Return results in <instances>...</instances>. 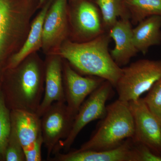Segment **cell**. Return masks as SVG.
<instances>
[{
  "label": "cell",
  "instance_id": "6da1fadb",
  "mask_svg": "<svg viewBox=\"0 0 161 161\" xmlns=\"http://www.w3.org/2000/svg\"><path fill=\"white\" fill-rule=\"evenodd\" d=\"M110 36L103 33L89 42H68L59 54L84 75L98 77L109 81L115 88L122 73L109 51Z\"/></svg>",
  "mask_w": 161,
  "mask_h": 161
},
{
  "label": "cell",
  "instance_id": "7a4b0ae2",
  "mask_svg": "<svg viewBox=\"0 0 161 161\" xmlns=\"http://www.w3.org/2000/svg\"><path fill=\"white\" fill-rule=\"evenodd\" d=\"M18 65L11 81L2 90L6 105L10 110L36 113L43 99L44 77L41 64L34 59Z\"/></svg>",
  "mask_w": 161,
  "mask_h": 161
},
{
  "label": "cell",
  "instance_id": "9c48e42d",
  "mask_svg": "<svg viewBox=\"0 0 161 161\" xmlns=\"http://www.w3.org/2000/svg\"><path fill=\"white\" fill-rule=\"evenodd\" d=\"M131 138L125 140L118 147L110 150L94 151L75 150L69 152L55 153L53 161H133Z\"/></svg>",
  "mask_w": 161,
  "mask_h": 161
},
{
  "label": "cell",
  "instance_id": "cb8c5ba5",
  "mask_svg": "<svg viewBox=\"0 0 161 161\" xmlns=\"http://www.w3.org/2000/svg\"><path fill=\"white\" fill-rule=\"evenodd\" d=\"M43 144L42 133L30 147L24 149L26 161H42L41 148Z\"/></svg>",
  "mask_w": 161,
  "mask_h": 161
},
{
  "label": "cell",
  "instance_id": "8fae6325",
  "mask_svg": "<svg viewBox=\"0 0 161 161\" xmlns=\"http://www.w3.org/2000/svg\"><path fill=\"white\" fill-rule=\"evenodd\" d=\"M108 35L115 43L114 48L110 52L112 58L119 67L126 65L138 53L133 43L130 19L117 20L110 28Z\"/></svg>",
  "mask_w": 161,
  "mask_h": 161
},
{
  "label": "cell",
  "instance_id": "30bf717a",
  "mask_svg": "<svg viewBox=\"0 0 161 161\" xmlns=\"http://www.w3.org/2000/svg\"><path fill=\"white\" fill-rule=\"evenodd\" d=\"M62 64L60 59L52 58L47 64L43 99L36 113L41 117L56 102H65Z\"/></svg>",
  "mask_w": 161,
  "mask_h": 161
},
{
  "label": "cell",
  "instance_id": "ba28073f",
  "mask_svg": "<svg viewBox=\"0 0 161 161\" xmlns=\"http://www.w3.org/2000/svg\"><path fill=\"white\" fill-rule=\"evenodd\" d=\"M65 103L70 115L75 118L86 98L100 86L105 80L98 77H85L65 64L63 69Z\"/></svg>",
  "mask_w": 161,
  "mask_h": 161
},
{
  "label": "cell",
  "instance_id": "ac0fdd59",
  "mask_svg": "<svg viewBox=\"0 0 161 161\" xmlns=\"http://www.w3.org/2000/svg\"><path fill=\"white\" fill-rule=\"evenodd\" d=\"M96 3L100 9L104 25L107 28L110 29L119 18L130 19L125 0H96Z\"/></svg>",
  "mask_w": 161,
  "mask_h": 161
},
{
  "label": "cell",
  "instance_id": "7402d4cb",
  "mask_svg": "<svg viewBox=\"0 0 161 161\" xmlns=\"http://www.w3.org/2000/svg\"><path fill=\"white\" fill-rule=\"evenodd\" d=\"M5 161H26L23 147L12 131L5 152Z\"/></svg>",
  "mask_w": 161,
  "mask_h": 161
},
{
  "label": "cell",
  "instance_id": "52a82bcc",
  "mask_svg": "<svg viewBox=\"0 0 161 161\" xmlns=\"http://www.w3.org/2000/svg\"><path fill=\"white\" fill-rule=\"evenodd\" d=\"M129 103L134 122L132 139L146 145L161 156V125L145 103L143 98Z\"/></svg>",
  "mask_w": 161,
  "mask_h": 161
},
{
  "label": "cell",
  "instance_id": "d4e9b609",
  "mask_svg": "<svg viewBox=\"0 0 161 161\" xmlns=\"http://www.w3.org/2000/svg\"><path fill=\"white\" fill-rule=\"evenodd\" d=\"M40 2H43V1H44V0H40Z\"/></svg>",
  "mask_w": 161,
  "mask_h": 161
},
{
  "label": "cell",
  "instance_id": "e0dca14e",
  "mask_svg": "<svg viewBox=\"0 0 161 161\" xmlns=\"http://www.w3.org/2000/svg\"><path fill=\"white\" fill-rule=\"evenodd\" d=\"M125 3L134 24L152 16H161V0H125Z\"/></svg>",
  "mask_w": 161,
  "mask_h": 161
},
{
  "label": "cell",
  "instance_id": "484cf974",
  "mask_svg": "<svg viewBox=\"0 0 161 161\" xmlns=\"http://www.w3.org/2000/svg\"></svg>",
  "mask_w": 161,
  "mask_h": 161
},
{
  "label": "cell",
  "instance_id": "7c38bea8",
  "mask_svg": "<svg viewBox=\"0 0 161 161\" xmlns=\"http://www.w3.org/2000/svg\"><path fill=\"white\" fill-rule=\"evenodd\" d=\"M11 131L23 150L31 146L41 134V117L36 113L22 110H10Z\"/></svg>",
  "mask_w": 161,
  "mask_h": 161
},
{
  "label": "cell",
  "instance_id": "3957f363",
  "mask_svg": "<svg viewBox=\"0 0 161 161\" xmlns=\"http://www.w3.org/2000/svg\"><path fill=\"white\" fill-rule=\"evenodd\" d=\"M88 141L78 151H100L114 149L134 134V122L129 102L118 99L106 107V113L100 119Z\"/></svg>",
  "mask_w": 161,
  "mask_h": 161
},
{
  "label": "cell",
  "instance_id": "5bb4252c",
  "mask_svg": "<svg viewBox=\"0 0 161 161\" xmlns=\"http://www.w3.org/2000/svg\"><path fill=\"white\" fill-rule=\"evenodd\" d=\"M66 26V0H56L47 14L43 27L42 44L47 46L62 34Z\"/></svg>",
  "mask_w": 161,
  "mask_h": 161
},
{
  "label": "cell",
  "instance_id": "277c9868",
  "mask_svg": "<svg viewBox=\"0 0 161 161\" xmlns=\"http://www.w3.org/2000/svg\"><path fill=\"white\" fill-rule=\"evenodd\" d=\"M161 78V60L142 59L122 68L115 86L118 99L130 102L137 100Z\"/></svg>",
  "mask_w": 161,
  "mask_h": 161
},
{
  "label": "cell",
  "instance_id": "ffe728a7",
  "mask_svg": "<svg viewBox=\"0 0 161 161\" xmlns=\"http://www.w3.org/2000/svg\"><path fill=\"white\" fill-rule=\"evenodd\" d=\"M143 98L150 112L161 124V78L153 85Z\"/></svg>",
  "mask_w": 161,
  "mask_h": 161
},
{
  "label": "cell",
  "instance_id": "2e32d148",
  "mask_svg": "<svg viewBox=\"0 0 161 161\" xmlns=\"http://www.w3.org/2000/svg\"><path fill=\"white\" fill-rule=\"evenodd\" d=\"M47 9V6H46L34 21L29 36L24 45L19 52L13 56L10 60L8 65L10 69L17 67L42 43L43 23Z\"/></svg>",
  "mask_w": 161,
  "mask_h": 161
},
{
  "label": "cell",
  "instance_id": "9a60e30c",
  "mask_svg": "<svg viewBox=\"0 0 161 161\" xmlns=\"http://www.w3.org/2000/svg\"><path fill=\"white\" fill-rule=\"evenodd\" d=\"M78 31L85 36L95 38L103 33L102 23L96 6L87 1L78 4L75 14Z\"/></svg>",
  "mask_w": 161,
  "mask_h": 161
},
{
  "label": "cell",
  "instance_id": "5b68a950",
  "mask_svg": "<svg viewBox=\"0 0 161 161\" xmlns=\"http://www.w3.org/2000/svg\"><path fill=\"white\" fill-rule=\"evenodd\" d=\"M114 86L107 80L90 94L81 105L75 115L71 130L65 139L60 141L55 148L53 154L61 150L68 151L81 130L93 121L101 119L106 113L107 101L114 94Z\"/></svg>",
  "mask_w": 161,
  "mask_h": 161
},
{
  "label": "cell",
  "instance_id": "d6986e66",
  "mask_svg": "<svg viewBox=\"0 0 161 161\" xmlns=\"http://www.w3.org/2000/svg\"><path fill=\"white\" fill-rule=\"evenodd\" d=\"M11 131L10 110L6 105L0 88V161H5V152Z\"/></svg>",
  "mask_w": 161,
  "mask_h": 161
},
{
  "label": "cell",
  "instance_id": "4fadbf2b",
  "mask_svg": "<svg viewBox=\"0 0 161 161\" xmlns=\"http://www.w3.org/2000/svg\"><path fill=\"white\" fill-rule=\"evenodd\" d=\"M133 43L138 53L146 54L151 47L161 44V16L144 19L132 29Z\"/></svg>",
  "mask_w": 161,
  "mask_h": 161
},
{
  "label": "cell",
  "instance_id": "603a6c76",
  "mask_svg": "<svg viewBox=\"0 0 161 161\" xmlns=\"http://www.w3.org/2000/svg\"><path fill=\"white\" fill-rule=\"evenodd\" d=\"M132 140L133 161H161V156L157 155L146 145Z\"/></svg>",
  "mask_w": 161,
  "mask_h": 161
},
{
  "label": "cell",
  "instance_id": "8992f818",
  "mask_svg": "<svg viewBox=\"0 0 161 161\" xmlns=\"http://www.w3.org/2000/svg\"><path fill=\"white\" fill-rule=\"evenodd\" d=\"M74 118L70 114L66 103L56 102L41 117V130L43 143L49 160L60 141L68 136Z\"/></svg>",
  "mask_w": 161,
  "mask_h": 161
},
{
  "label": "cell",
  "instance_id": "44dd1931",
  "mask_svg": "<svg viewBox=\"0 0 161 161\" xmlns=\"http://www.w3.org/2000/svg\"><path fill=\"white\" fill-rule=\"evenodd\" d=\"M14 15L9 0H0V33L8 38L14 25Z\"/></svg>",
  "mask_w": 161,
  "mask_h": 161
}]
</instances>
